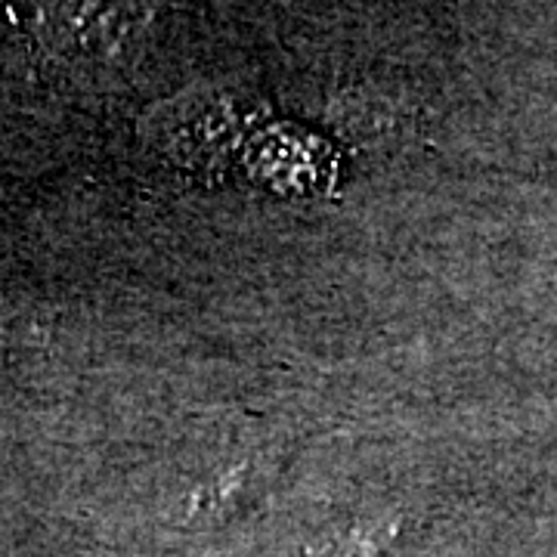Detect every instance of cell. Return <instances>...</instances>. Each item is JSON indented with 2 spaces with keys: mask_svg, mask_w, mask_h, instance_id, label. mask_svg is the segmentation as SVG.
Here are the masks:
<instances>
[{
  "mask_svg": "<svg viewBox=\"0 0 557 557\" xmlns=\"http://www.w3.org/2000/svg\"><path fill=\"white\" fill-rule=\"evenodd\" d=\"M152 28L146 0H40L38 38L78 72H119L139 60Z\"/></svg>",
  "mask_w": 557,
  "mask_h": 557,
  "instance_id": "1",
  "label": "cell"
}]
</instances>
